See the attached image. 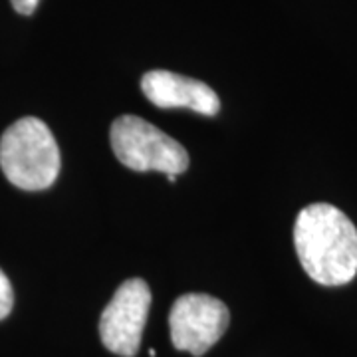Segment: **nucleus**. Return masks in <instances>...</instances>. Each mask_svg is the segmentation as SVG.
Listing matches in <instances>:
<instances>
[{"mask_svg": "<svg viewBox=\"0 0 357 357\" xmlns=\"http://www.w3.org/2000/svg\"><path fill=\"white\" fill-rule=\"evenodd\" d=\"M230 314L218 298L208 294H185L169 314L171 342L178 351L204 356L229 328Z\"/></svg>", "mask_w": 357, "mask_h": 357, "instance_id": "nucleus-4", "label": "nucleus"}, {"mask_svg": "<svg viewBox=\"0 0 357 357\" xmlns=\"http://www.w3.org/2000/svg\"><path fill=\"white\" fill-rule=\"evenodd\" d=\"M14 306V292L10 280L6 278V274L0 270V319H4Z\"/></svg>", "mask_w": 357, "mask_h": 357, "instance_id": "nucleus-7", "label": "nucleus"}, {"mask_svg": "<svg viewBox=\"0 0 357 357\" xmlns=\"http://www.w3.org/2000/svg\"><path fill=\"white\" fill-rule=\"evenodd\" d=\"M294 246L304 272L321 286H344L357 276V229L333 204L314 203L300 211Z\"/></svg>", "mask_w": 357, "mask_h": 357, "instance_id": "nucleus-1", "label": "nucleus"}, {"mask_svg": "<svg viewBox=\"0 0 357 357\" xmlns=\"http://www.w3.org/2000/svg\"><path fill=\"white\" fill-rule=\"evenodd\" d=\"M14 6V10L18 14H24V16H30V14L36 10L40 0H10Z\"/></svg>", "mask_w": 357, "mask_h": 357, "instance_id": "nucleus-8", "label": "nucleus"}, {"mask_svg": "<svg viewBox=\"0 0 357 357\" xmlns=\"http://www.w3.org/2000/svg\"><path fill=\"white\" fill-rule=\"evenodd\" d=\"M151 306V290L141 278L126 280L100 318V337L103 345L121 357L137 356Z\"/></svg>", "mask_w": 357, "mask_h": 357, "instance_id": "nucleus-5", "label": "nucleus"}, {"mask_svg": "<svg viewBox=\"0 0 357 357\" xmlns=\"http://www.w3.org/2000/svg\"><path fill=\"white\" fill-rule=\"evenodd\" d=\"M141 89L145 98L161 109L185 107L208 117L217 115L220 109V100L211 86L167 70L147 72L141 79Z\"/></svg>", "mask_w": 357, "mask_h": 357, "instance_id": "nucleus-6", "label": "nucleus"}, {"mask_svg": "<svg viewBox=\"0 0 357 357\" xmlns=\"http://www.w3.org/2000/svg\"><path fill=\"white\" fill-rule=\"evenodd\" d=\"M0 167L14 187L42 191L60 173V149L52 131L36 117H22L0 139Z\"/></svg>", "mask_w": 357, "mask_h": 357, "instance_id": "nucleus-2", "label": "nucleus"}, {"mask_svg": "<svg viewBox=\"0 0 357 357\" xmlns=\"http://www.w3.org/2000/svg\"><path fill=\"white\" fill-rule=\"evenodd\" d=\"M167 178H169V183H175V181H177V175H167Z\"/></svg>", "mask_w": 357, "mask_h": 357, "instance_id": "nucleus-9", "label": "nucleus"}, {"mask_svg": "<svg viewBox=\"0 0 357 357\" xmlns=\"http://www.w3.org/2000/svg\"><path fill=\"white\" fill-rule=\"evenodd\" d=\"M112 149L123 165L137 173L157 171L181 175L189 167L187 149L137 115H121L115 119Z\"/></svg>", "mask_w": 357, "mask_h": 357, "instance_id": "nucleus-3", "label": "nucleus"}]
</instances>
